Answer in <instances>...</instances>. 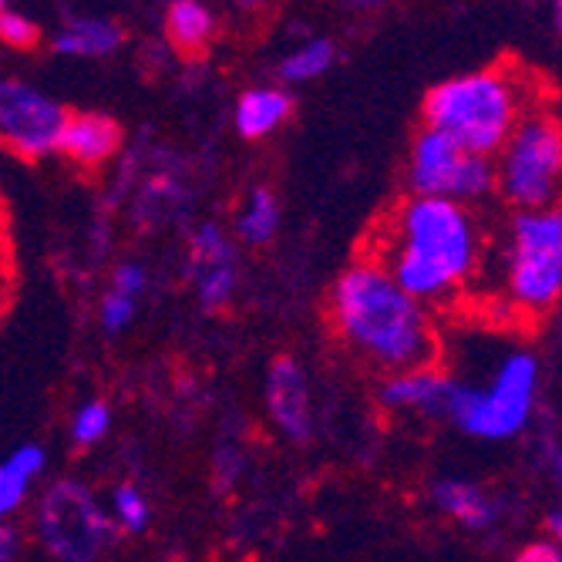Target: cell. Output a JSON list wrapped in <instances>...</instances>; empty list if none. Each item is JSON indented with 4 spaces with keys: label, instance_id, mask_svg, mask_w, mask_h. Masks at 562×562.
<instances>
[{
    "label": "cell",
    "instance_id": "cell-31",
    "mask_svg": "<svg viewBox=\"0 0 562 562\" xmlns=\"http://www.w3.org/2000/svg\"><path fill=\"white\" fill-rule=\"evenodd\" d=\"M239 4H243V8H263L267 0H239Z\"/></svg>",
    "mask_w": 562,
    "mask_h": 562
},
{
    "label": "cell",
    "instance_id": "cell-15",
    "mask_svg": "<svg viewBox=\"0 0 562 562\" xmlns=\"http://www.w3.org/2000/svg\"><path fill=\"white\" fill-rule=\"evenodd\" d=\"M293 112V101L280 88H249L236 101V132L249 142L273 135Z\"/></svg>",
    "mask_w": 562,
    "mask_h": 562
},
{
    "label": "cell",
    "instance_id": "cell-22",
    "mask_svg": "<svg viewBox=\"0 0 562 562\" xmlns=\"http://www.w3.org/2000/svg\"><path fill=\"white\" fill-rule=\"evenodd\" d=\"M109 428H112V407L105 401L91 397V401L78 404V412L71 418V441L78 448H91L98 441H105Z\"/></svg>",
    "mask_w": 562,
    "mask_h": 562
},
{
    "label": "cell",
    "instance_id": "cell-11",
    "mask_svg": "<svg viewBox=\"0 0 562 562\" xmlns=\"http://www.w3.org/2000/svg\"><path fill=\"white\" fill-rule=\"evenodd\" d=\"M465 156H469V151L458 148L448 135H441L435 128H425L415 138L412 169H407V182H412V192L415 195H435V199H451L454 202V189H458V179H462Z\"/></svg>",
    "mask_w": 562,
    "mask_h": 562
},
{
    "label": "cell",
    "instance_id": "cell-33",
    "mask_svg": "<svg viewBox=\"0 0 562 562\" xmlns=\"http://www.w3.org/2000/svg\"><path fill=\"white\" fill-rule=\"evenodd\" d=\"M0 311H4V283H0Z\"/></svg>",
    "mask_w": 562,
    "mask_h": 562
},
{
    "label": "cell",
    "instance_id": "cell-18",
    "mask_svg": "<svg viewBox=\"0 0 562 562\" xmlns=\"http://www.w3.org/2000/svg\"><path fill=\"white\" fill-rule=\"evenodd\" d=\"M280 229V199L273 189L257 186L249 189L243 199L239 216H236V233L246 246H267Z\"/></svg>",
    "mask_w": 562,
    "mask_h": 562
},
{
    "label": "cell",
    "instance_id": "cell-28",
    "mask_svg": "<svg viewBox=\"0 0 562 562\" xmlns=\"http://www.w3.org/2000/svg\"><path fill=\"white\" fill-rule=\"evenodd\" d=\"M21 552V529L11 522H0V562H14Z\"/></svg>",
    "mask_w": 562,
    "mask_h": 562
},
{
    "label": "cell",
    "instance_id": "cell-24",
    "mask_svg": "<svg viewBox=\"0 0 562 562\" xmlns=\"http://www.w3.org/2000/svg\"><path fill=\"white\" fill-rule=\"evenodd\" d=\"M0 41L18 50H34L41 44V27L34 21H27L24 14L0 11Z\"/></svg>",
    "mask_w": 562,
    "mask_h": 562
},
{
    "label": "cell",
    "instance_id": "cell-29",
    "mask_svg": "<svg viewBox=\"0 0 562 562\" xmlns=\"http://www.w3.org/2000/svg\"><path fill=\"white\" fill-rule=\"evenodd\" d=\"M546 532H549L552 542L562 549V508H552V513L546 516Z\"/></svg>",
    "mask_w": 562,
    "mask_h": 562
},
{
    "label": "cell",
    "instance_id": "cell-32",
    "mask_svg": "<svg viewBox=\"0 0 562 562\" xmlns=\"http://www.w3.org/2000/svg\"><path fill=\"white\" fill-rule=\"evenodd\" d=\"M555 11H559V27H562V0H555Z\"/></svg>",
    "mask_w": 562,
    "mask_h": 562
},
{
    "label": "cell",
    "instance_id": "cell-9",
    "mask_svg": "<svg viewBox=\"0 0 562 562\" xmlns=\"http://www.w3.org/2000/svg\"><path fill=\"white\" fill-rule=\"evenodd\" d=\"M186 277L202 311H223L233 300L239 283V260L233 239L216 223H202L192 229L186 249Z\"/></svg>",
    "mask_w": 562,
    "mask_h": 562
},
{
    "label": "cell",
    "instance_id": "cell-34",
    "mask_svg": "<svg viewBox=\"0 0 562 562\" xmlns=\"http://www.w3.org/2000/svg\"><path fill=\"white\" fill-rule=\"evenodd\" d=\"M0 11H8V0H0Z\"/></svg>",
    "mask_w": 562,
    "mask_h": 562
},
{
    "label": "cell",
    "instance_id": "cell-2",
    "mask_svg": "<svg viewBox=\"0 0 562 562\" xmlns=\"http://www.w3.org/2000/svg\"><path fill=\"white\" fill-rule=\"evenodd\" d=\"M482 236L462 202L412 195L387 216L374 263L418 303H441L469 283Z\"/></svg>",
    "mask_w": 562,
    "mask_h": 562
},
{
    "label": "cell",
    "instance_id": "cell-30",
    "mask_svg": "<svg viewBox=\"0 0 562 562\" xmlns=\"http://www.w3.org/2000/svg\"><path fill=\"white\" fill-rule=\"evenodd\" d=\"M552 472H555V482L562 485V448H559L555 458H552Z\"/></svg>",
    "mask_w": 562,
    "mask_h": 562
},
{
    "label": "cell",
    "instance_id": "cell-20",
    "mask_svg": "<svg viewBox=\"0 0 562 562\" xmlns=\"http://www.w3.org/2000/svg\"><path fill=\"white\" fill-rule=\"evenodd\" d=\"M109 519L112 526H119L122 532H145L151 522V502L148 495L135 485V482H119L109 495Z\"/></svg>",
    "mask_w": 562,
    "mask_h": 562
},
{
    "label": "cell",
    "instance_id": "cell-5",
    "mask_svg": "<svg viewBox=\"0 0 562 562\" xmlns=\"http://www.w3.org/2000/svg\"><path fill=\"white\" fill-rule=\"evenodd\" d=\"M495 186L519 213L552 210L562 189V125L552 115H522L502 145Z\"/></svg>",
    "mask_w": 562,
    "mask_h": 562
},
{
    "label": "cell",
    "instance_id": "cell-23",
    "mask_svg": "<svg viewBox=\"0 0 562 562\" xmlns=\"http://www.w3.org/2000/svg\"><path fill=\"white\" fill-rule=\"evenodd\" d=\"M135 311H138V300L128 296V293H119V290H105L98 300V321H101V330L105 334H125L132 324H135Z\"/></svg>",
    "mask_w": 562,
    "mask_h": 562
},
{
    "label": "cell",
    "instance_id": "cell-16",
    "mask_svg": "<svg viewBox=\"0 0 562 562\" xmlns=\"http://www.w3.org/2000/svg\"><path fill=\"white\" fill-rule=\"evenodd\" d=\"M47 454L41 445H21L0 462V522H8L24 505L31 485L41 479Z\"/></svg>",
    "mask_w": 562,
    "mask_h": 562
},
{
    "label": "cell",
    "instance_id": "cell-27",
    "mask_svg": "<svg viewBox=\"0 0 562 562\" xmlns=\"http://www.w3.org/2000/svg\"><path fill=\"white\" fill-rule=\"evenodd\" d=\"M513 562H562V549L552 539H536V542H526Z\"/></svg>",
    "mask_w": 562,
    "mask_h": 562
},
{
    "label": "cell",
    "instance_id": "cell-3",
    "mask_svg": "<svg viewBox=\"0 0 562 562\" xmlns=\"http://www.w3.org/2000/svg\"><path fill=\"white\" fill-rule=\"evenodd\" d=\"M522 119L516 81L498 71L448 78L425 94V125L472 156H495Z\"/></svg>",
    "mask_w": 562,
    "mask_h": 562
},
{
    "label": "cell",
    "instance_id": "cell-26",
    "mask_svg": "<svg viewBox=\"0 0 562 562\" xmlns=\"http://www.w3.org/2000/svg\"><path fill=\"white\" fill-rule=\"evenodd\" d=\"M109 286L119 290V293H128V296L142 300V293H145V286H148V273H145L142 263H132V260H128V263H119V267L112 270Z\"/></svg>",
    "mask_w": 562,
    "mask_h": 562
},
{
    "label": "cell",
    "instance_id": "cell-6",
    "mask_svg": "<svg viewBox=\"0 0 562 562\" xmlns=\"http://www.w3.org/2000/svg\"><path fill=\"white\" fill-rule=\"evenodd\" d=\"M505 293L519 311L546 314L562 296V213H519L508 233Z\"/></svg>",
    "mask_w": 562,
    "mask_h": 562
},
{
    "label": "cell",
    "instance_id": "cell-12",
    "mask_svg": "<svg viewBox=\"0 0 562 562\" xmlns=\"http://www.w3.org/2000/svg\"><path fill=\"white\" fill-rule=\"evenodd\" d=\"M458 381H451L445 371L431 368H415L404 374H387L381 381V404L387 412H412V415H425V418H445L448 401Z\"/></svg>",
    "mask_w": 562,
    "mask_h": 562
},
{
    "label": "cell",
    "instance_id": "cell-21",
    "mask_svg": "<svg viewBox=\"0 0 562 562\" xmlns=\"http://www.w3.org/2000/svg\"><path fill=\"white\" fill-rule=\"evenodd\" d=\"M337 58V44L321 37V41H311V44H303L300 50H293L290 58H283L280 65V78L283 81H314L321 78Z\"/></svg>",
    "mask_w": 562,
    "mask_h": 562
},
{
    "label": "cell",
    "instance_id": "cell-7",
    "mask_svg": "<svg viewBox=\"0 0 562 562\" xmlns=\"http://www.w3.org/2000/svg\"><path fill=\"white\" fill-rule=\"evenodd\" d=\"M34 529L41 546L58 562H94L109 546L112 519L98 495L78 482L61 479L47 485L34 508Z\"/></svg>",
    "mask_w": 562,
    "mask_h": 562
},
{
    "label": "cell",
    "instance_id": "cell-25",
    "mask_svg": "<svg viewBox=\"0 0 562 562\" xmlns=\"http://www.w3.org/2000/svg\"><path fill=\"white\" fill-rule=\"evenodd\" d=\"M243 469L246 465H243V454H239L236 445H220L216 448V454H213V482H216L220 492H229L239 482Z\"/></svg>",
    "mask_w": 562,
    "mask_h": 562
},
{
    "label": "cell",
    "instance_id": "cell-14",
    "mask_svg": "<svg viewBox=\"0 0 562 562\" xmlns=\"http://www.w3.org/2000/svg\"><path fill=\"white\" fill-rule=\"evenodd\" d=\"M431 498L448 519L462 522L472 532L488 529L495 522V513H498L495 502L475 482H465V479H438L431 485Z\"/></svg>",
    "mask_w": 562,
    "mask_h": 562
},
{
    "label": "cell",
    "instance_id": "cell-4",
    "mask_svg": "<svg viewBox=\"0 0 562 562\" xmlns=\"http://www.w3.org/2000/svg\"><path fill=\"white\" fill-rule=\"evenodd\" d=\"M536 381H539V364L532 353L505 357L488 387L454 384L445 422H451L458 431H465L472 438H485V441L516 438L532 415Z\"/></svg>",
    "mask_w": 562,
    "mask_h": 562
},
{
    "label": "cell",
    "instance_id": "cell-1",
    "mask_svg": "<svg viewBox=\"0 0 562 562\" xmlns=\"http://www.w3.org/2000/svg\"><path fill=\"white\" fill-rule=\"evenodd\" d=\"M327 317L340 344L381 374L431 368L438 357L428 306L407 296L374 260L353 263L334 280Z\"/></svg>",
    "mask_w": 562,
    "mask_h": 562
},
{
    "label": "cell",
    "instance_id": "cell-19",
    "mask_svg": "<svg viewBox=\"0 0 562 562\" xmlns=\"http://www.w3.org/2000/svg\"><path fill=\"white\" fill-rule=\"evenodd\" d=\"M213 14L199 4V0H176L166 18L169 41L182 50V55H199L213 37Z\"/></svg>",
    "mask_w": 562,
    "mask_h": 562
},
{
    "label": "cell",
    "instance_id": "cell-13",
    "mask_svg": "<svg viewBox=\"0 0 562 562\" xmlns=\"http://www.w3.org/2000/svg\"><path fill=\"white\" fill-rule=\"evenodd\" d=\"M119 148H122V125L109 115H98V112L68 115L61 138H58L61 156L85 169L105 166L109 159H115Z\"/></svg>",
    "mask_w": 562,
    "mask_h": 562
},
{
    "label": "cell",
    "instance_id": "cell-17",
    "mask_svg": "<svg viewBox=\"0 0 562 562\" xmlns=\"http://www.w3.org/2000/svg\"><path fill=\"white\" fill-rule=\"evenodd\" d=\"M122 41H125V34L115 21L81 18V21H71L65 31H58L55 50L68 58H105L122 47Z\"/></svg>",
    "mask_w": 562,
    "mask_h": 562
},
{
    "label": "cell",
    "instance_id": "cell-10",
    "mask_svg": "<svg viewBox=\"0 0 562 562\" xmlns=\"http://www.w3.org/2000/svg\"><path fill=\"white\" fill-rule=\"evenodd\" d=\"M263 401H267V415H270L273 428L286 441H293V445L311 441L314 394H311V381H306V371L300 368V361H293V357H277V361L267 368Z\"/></svg>",
    "mask_w": 562,
    "mask_h": 562
},
{
    "label": "cell",
    "instance_id": "cell-8",
    "mask_svg": "<svg viewBox=\"0 0 562 562\" xmlns=\"http://www.w3.org/2000/svg\"><path fill=\"white\" fill-rule=\"evenodd\" d=\"M65 122L68 112L55 98L24 81L0 78V142L11 151L24 159L50 156V151H58Z\"/></svg>",
    "mask_w": 562,
    "mask_h": 562
}]
</instances>
